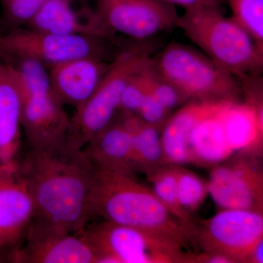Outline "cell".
Segmentation results:
<instances>
[{
  "instance_id": "6da1fadb",
  "label": "cell",
  "mask_w": 263,
  "mask_h": 263,
  "mask_svg": "<svg viewBox=\"0 0 263 263\" xmlns=\"http://www.w3.org/2000/svg\"><path fill=\"white\" fill-rule=\"evenodd\" d=\"M33 205L27 236L68 234L89 223L96 169L82 149H32L17 161Z\"/></svg>"
},
{
  "instance_id": "7a4b0ae2",
  "label": "cell",
  "mask_w": 263,
  "mask_h": 263,
  "mask_svg": "<svg viewBox=\"0 0 263 263\" xmlns=\"http://www.w3.org/2000/svg\"><path fill=\"white\" fill-rule=\"evenodd\" d=\"M89 209L90 219L100 217L165 235L185 245L196 233L193 223L185 222L170 212L132 173L96 170Z\"/></svg>"
},
{
  "instance_id": "3957f363",
  "label": "cell",
  "mask_w": 263,
  "mask_h": 263,
  "mask_svg": "<svg viewBox=\"0 0 263 263\" xmlns=\"http://www.w3.org/2000/svg\"><path fill=\"white\" fill-rule=\"evenodd\" d=\"M176 27L211 60L242 81L260 75L263 47L221 7L184 10Z\"/></svg>"
},
{
  "instance_id": "277c9868",
  "label": "cell",
  "mask_w": 263,
  "mask_h": 263,
  "mask_svg": "<svg viewBox=\"0 0 263 263\" xmlns=\"http://www.w3.org/2000/svg\"><path fill=\"white\" fill-rule=\"evenodd\" d=\"M148 41L136 42L117 52L98 87L70 120L65 146L81 150L107 127L118 112L128 81L152 59Z\"/></svg>"
},
{
  "instance_id": "5b68a950",
  "label": "cell",
  "mask_w": 263,
  "mask_h": 263,
  "mask_svg": "<svg viewBox=\"0 0 263 263\" xmlns=\"http://www.w3.org/2000/svg\"><path fill=\"white\" fill-rule=\"evenodd\" d=\"M13 62L22 99V124L30 148L65 146L70 120L51 89L46 66L31 59Z\"/></svg>"
},
{
  "instance_id": "8992f818",
  "label": "cell",
  "mask_w": 263,
  "mask_h": 263,
  "mask_svg": "<svg viewBox=\"0 0 263 263\" xmlns=\"http://www.w3.org/2000/svg\"><path fill=\"white\" fill-rule=\"evenodd\" d=\"M154 67L187 100L214 101L238 99L240 81L205 53L173 43L152 58Z\"/></svg>"
},
{
  "instance_id": "52a82bcc",
  "label": "cell",
  "mask_w": 263,
  "mask_h": 263,
  "mask_svg": "<svg viewBox=\"0 0 263 263\" xmlns=\"http://www.w3.org/2000/svg\"><path fill=\"white\" fill-rule=\"evenodd\" d=\"M98 251V263L194 262L185 245L165 235L103 221L81 230Z\"/></svg>"
},
{
  "instance_id": "ba28073f",
  "label": "cell",
  "mask_w": 263,
  "mask_h": 263,
  "mask_svg": "<svg viewBox=\"0 0 263 263\" xmlns=\"http://www.w3.org/2000/svg\"><path fill=\"white\" fill-rule=\"evenodd\" d=\"M110 40L83 35H67L23 27L10 29L0 35V57L6 60L31 59L46 67L81 58L103 60L111 56Z\"/></svg>"
},
{
  "instance_id": "9c48e42d",
  "label": "cell",
  "mask_w": 263,
  "mask_h": 263,
  "mask_svg": "<svg viewBox=\"0 0 263 263\" xmlns=\"http://www.w3.org/2000/svg\"><path fill=\"white\" fill-rule=\"evenodd\" d=\"M195 238L204 252L222 254L233 262H247L252 249L263 239L262 212L221 209L196 228Z\"/></svg>"
},
{
  "instance_id": "30bf717a",
  "label": "cell",
  "mask_w": 263,
  "mask_h": 263,
  "mask_svg": "<svg viewBox=\"0 0 263 263\" xmlns=\"http://www.w3.org/2000/svg\"><path fill=\"white\" fill-rule=\"evenodd\" d=\"M99 18L112 34L148 41L176 27V7L159 0H95Z\"/></svg>"
},
{
  "instance_id": "8fae6325",
  "label": "cell",
  "mask_w": 263,
  "mask_h": 263,
  "mask_svg": "<svg viewBox=\"0 0 263 263\" xmlns=\"http://www.w3.org/2000/svg\"><path fill=\"white\" fill-rule=\"evenodd\" d=\"M207 183L209 195L220 209L262 212V173L248 159L216 164L211 171Z\"/></svg>"
},
{
  "instance_id": "7c38bea8",
  "label": "cell",
  "mask_w": 263,
  "mask_h": 263,
  "mask_svg": "<svg viewBox=\"0 0 263 263\" xmlns=\"http://www.w3.org/2000/svg\"><path fill=\"white\" fill-rule=\"evenodd\" d=\"M32 216V199L17 162L0 164V259L23 245Z\"/></svg>"
},
{
  "instance_id": "4fadbf2b",
  "label": "cell",
  "mask_w": 263,
  "mask_h": 263,
  "mask_svg": "<svg viewBox=\"0 0 263 263\" xmlns=\"http://www.w3.org/2000/svg\"><path fill=\"white\" fill-rule=\"evenodd\" d=\"M100 255L81 230L68 234L27 236L3 259L16 263H98Z\"/></svg>"
},
{
  "instance_id": "5bb4252c",
  "label": "cell",
  "mask_w": 263,
  "mask_h": 263,
  "mask_svg": "<svg viewBox=\"0 0 263 263\" xmlns=\"http://www.w3.org/2000/svg\"><path fill=\"white\" fill-rule=\"evenodd\" d=\"M78 0H47L26 27L67 35H83L113 41L112 34L103 24L94 8L81 5Z\"/></svg>"
},
{
  "instance_id": "9a60e30c",
  "label": "cell",
  "mask_w": 263,
  "mask_h": 263,
  "mask_svg": "<svg viewBox=\"0 0 263 263\" xmlns=\"http://www.w3.org/2000/svg\"><path fill=\"white\" fill-rule=\"evenodd\" d=\"M110 61L87 57L51 66L48 75L53 93L64 105L76 110L93 94Z\"/></svg>"
},
{
  "instance_id": "2e32d148",
  "label": "cell",
  "mask_w": 263,
  "mask_h": 263,
  "mask_svg": "<svg viewBox=\"0 0 263 263\" xmlns=\"http://www.w3.org/2000/svg\"><path fill=\"white\" fill-rule=\"evenodd\" d=\"M224 100L203 101L201 112L189 135V163L215 166L233 154L221 122Z\"/></svg>"
},
{
  "instance_id": "e0dca14e",
  "label": "cell",
  "mask_w": 263,
  "mask_h": 263,
  "mask_svg": "<svg viewBox=\"0 0 263 263\" xmlns=\"http://www.w3.org/2000/svg\"><path fill=\"white\" fill-rule=\"evenodd\" d=\"M22 133V99L14 67L0 57V164L18 161Z\"/></svg>"
},
{
  "instance_id": "ac0fdd59",
  "label": "cell",
  "mask_w": 263,
  "mask_h": 263,
  "mask_svg": "<svg viewBox=\"0 0 263 263\" xmlns=\"http://www.w3.org/2000/svg\"><path fill=\"white\" fill-rule=\"evenodd\" d=\"M88 160L98 171L132 173L134 163L133 136L122 114L96 135L82 148Z\"/></svg>"
},
{
  "instance_id": "d6986e66",
  "label": "cell",
  "mask_w": 263,
  "mask_h": 263,
  "mask_svg": "<svg viewBox=\"0 0 263 263\" xmlns=\"http://www.w3.org/2000/svg\"><path fill=\"white\" fill-rule=\"evenodd\" d=\"M203 101H191L170 117L161 129L164 163H189L188 138L201 112Z\"/></svg>"
},
{
  "instance_id": "ffe728a7",
  "label": "cell",
  "mask_w": 263,
  "mask_h": 263,
  "mask_svg": "<svg viewBox=\"0 0 263 263\" xmlns=\"http://www.w3.org/2000/svg\"><path fill=\"white\" fill-rule=\"evenodd\" d=\"M120 113L133 136L136 168L148 173L165 164L161 129L143 122L136 114Z\"/></svg>"
},
{
  "instance_id": "44dd1931",
  "label": "cell",
  "mask_w": 263,
  "mask_h": 263,
  "mask_svg": "<svg viewBox=\"0 0 263 263\" xmlns=\"http://www.w3.org/2000/svg\"><path fill=\"white\" fill-rule=\"evenodd\" d=\"M148 180L155 196L170 212L185 222L191 224V216L180 205L177 193V166H160L148 172Z\"/></svg>"
},
{
  "instance_id": "7402d4cb",
  "label": "cell",
  "mask_w": 263,
  "mask_h": 263,
  "mask_svg": "<svg viewBox=\"0 0 263 263\" xmlns=\"http://www.w3.org/2000/svg\"><path fill=\"white\" fill-rule=\"evenodd\" d=\"M177 193L180 205L190 214L205 201L208 183L196 174L177 166Z\"/></svg>"
},
{
  "instance_id": "603a6c76",
  "label": "cell",
  "mask_w": 263,
  "mask_h": 263,
  "mask_svg": "<svg viewBox=\"0 0 263 263\" xmlns=\"http://www.w3.org/2000/svg\"><path fill=\"white\" fill-rule=\"evenodd\" d=\"M231 17L263 47V0H227Z\"/></svg>"
},
{
  "instance_id": "cb8c5ba5",
  "label": "cell",
  "mask_w": 263,
  "mask_h": 263,
  "mask_svg": "<svg viewBox=\"0 0 263 263\" xmlns=\"http://www.w3.org/2000/svg\"><path fill=\"white\" fill-rule=\"evenodd\" d=\"M47 0H0L2 29L27 25ZM6 32V31H5Z\"/></svg>"
},
{
  "instance_id": "d4e9b609",
  "label": "cell",
  "mask_w": 263,
  "mask_h": 263,
  "mask_svg": "<svg viewBox=\"0 0 263 263\" xmlns=\"http://www.w3.org/2000/svg\"><path fill=\"white\" fill-rule=\"evenodd\" d=\"M147 77L148 89L170 112L187 101L174 85L157 72L152 63V59L147 69Z\"/></svg>"
},
{
  "instance_id": "484cf974",
  "label": "cell",
  "mask_w": 263,
  "mask_h": 263,
  "mask_svg": "<svg viewBox=\"0 0 263 263\" xmlns=\"http://www.w3.org/2000/svg\"><path fill=\"white\" fill-rule=\"evenodd\" d=\"M152 59L141 70L137 72L129 79L126 85L119 105V111L122 113L136 115L140 105L148 90L147 69Z\"/></svg>"
},
{
  "instance_id": "4316f807",
  "label": "cell",
  "mask_w": 263,
  "mask_h": 263,
  "mask_svg": "<svg viewBox=\"0 0 263 263\" xmlns=\"http://www.w3.org/2000/svg\"><path fill=\"white\" fill-rule=\"evenodd\" d=\"M171 113L148 89L136 115L146 124L162 129Z\"/></svg>"
},
{
  "instance_id": "83f0119b",
  "label": "cell",
  "mask_w": 263,
  "mask_h": 263,
  "mask_svg": "<svg viewBox=\"0 0 263 263\" xmlns=\"http://www.w3.org/2000/svg\"><path fill=\"white\" fill-rule=\"evenodd\" d=\"M172 6H180L183 9L203 6L221 7L222 0H159Z\"/></svg>"
},
{
  "instance_id": "f1b7e54d",
  "label": "cell",
  "mask_w": 263,
  "mask_h": 263,
  "mask_svg": "<svg viewBox=\"0 0 263 263\" xmlns=\"http://www.w3.org/2000/svg\"><path fill=\"white\" fill-rule=\"evenodd\" d=\"M250 263L263 262V239L259 240L249 254L248 262Z\"/></svg>"
},
{
  "instance_id": "f546056e",
  "label": "cell",
  "mask_w": 263,
  "mask_h": 263,
  "mask_svg": "<svg viewBox=\"0 0 263 263\" xmlns=\"http://www.w3.org/2000/svg\"><path fill=\"white\" fill-rule=\"evenodd\" d=\"M3 29H2L1 23H0V35H1V34H3Z\"/></svg>"
}]
</instances>
